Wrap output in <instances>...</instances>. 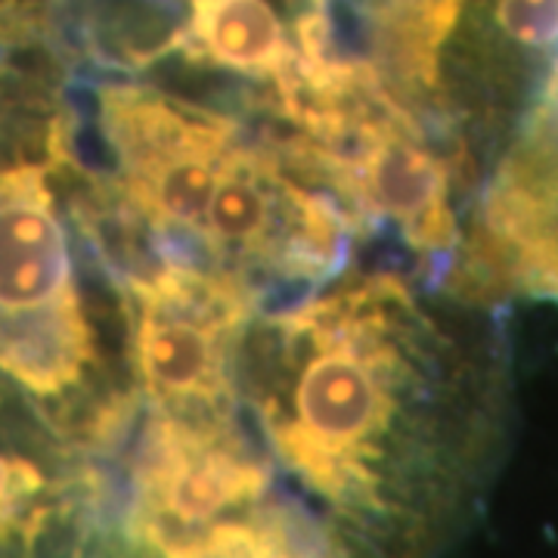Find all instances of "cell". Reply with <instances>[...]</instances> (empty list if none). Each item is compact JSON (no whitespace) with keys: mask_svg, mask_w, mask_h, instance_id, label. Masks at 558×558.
Wrapping results in <instances>:
<instances>
[{"mask_svg":"<svg viewBox=\"0 0 558 558\" xmlns=\"http://www.w3.org/2000/svg\"><path fill=\"white\" fill-rule=\"evenodd\" d=\"M395 274L258 311L240 360L245 425L301 497L381 558H440L494 465V410Z\"/></svg>","mask_w":558,"mask_h":558,"instance_id":"6da1fadb","label":"cell"},{"mask_svg":"<svg viewBox=\"0 0 558 558\" xmlns=\"http://www.w3.org/2000/svg\"><path fill=\"white\" fill-rule=\"evenodd\" d=\"M131 413L106 447V558H381L282 478L242 413Z\"/></svg>","mask_w":558,"mask_h":558,"instance_id":"7a4b0ae2","label":"cell"},{"mask_svg":"<svg viewBox=\"0 0 558 558\" xmlns=\"http://www.w3.org/2000/svg\"><path fill=\"white\" fill-rule=\"evenodd\" d=\"M50 171V161L0 165V376L87 440L128 388L102 385L100 339Z\"/></svg>","mask_w":558,"mask_h":558,"instance_id":"3957f363","label":"cell"},{"mask_svg":"<svg viewBox=\"0 0 558 558\" xmlns=\"http://www.w3.org/2000/svg\"><path fill=\"white\" fill-rule=\"evenodd\" d=\"M134 388L183 418L240 416L236 360L260 292L236 274L161 258L116 286Z\"/></svg>","mask_w":558,"mask_h":558,"instance_id":"277c9868","label":"cell"},{"mask_svg":"<svg viewBox=\"0 0 558 558\" xmlns=\"http://www.w3.org/2000/svg\"><path fill=\"white\" fill-rule=\"evenodd\" d=\"M94 128L109 171H87L109 183L143 220L159 252L199 264V233L220 171L248 131L236 116L140 81L97 87Z\"/></svg>","mask_w":558,"mask_h":558,"instance_id":"5b68a950","label":"cell"},{"mask_svg":"<svg viewBox=\"0 0 558 558\" xmlns=\"http://www.w3.org/2000/svg\"><path fill=\"white\" fill-rule=\"evenodd\" d=\"M109 506L100 450L0 376V558H106Z\"/></svg>","mask_w":558,"mask_h":558,"instance_id":"8992f818","label":"cell"},{"mask_svg":"<svg viewBox=\"0 0 558 558\" xmlns=\"http://www.w3.org/2000/svg\"><path fill=\"white\" fill-rule=\"evenodd\" d=\"M307 143L332 171L363 230L391 227L407 248L438 267L459 255L457 196L472 178L469 149L381 106L348 112L326 137Z\"/></svg>","mask_w":558,"mask_h":558,"instance_id":"52a82bcc","label":"cell"},{"mask_svg":"<svg viewBox=\"0 0 558 558\" xmlns=\"http://www.w3.org/2000/svg\"><path fill=\"white\" fill-rule=\"evenodd\" d=\"M453 279L465 299L558 301V62L484 190Z\"/></svg>","mask_w":558,"mask_h":558,"instance_id":"ba28073f","label":"cell"},{"mask_svg":"<svg viewBox=\"0 0 558 558\" xmlns=\"http://www.w3.org/2000/svg\"><path fill=\"white\" fill-rule=\"evenodd\" d=\"M38 44H53L47 0H0V57Z\"/></svg>","mask_w":558,"mask_h":558,"instance_id":"9c48e42d","label":"cell"}]
</instances>
